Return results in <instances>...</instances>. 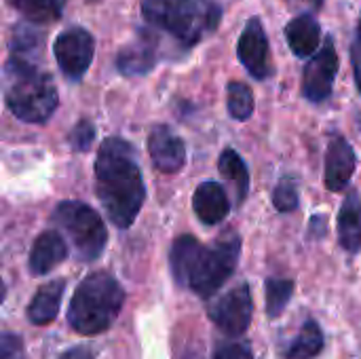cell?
<instances>
[{"mask_svg":"<svg viewBox=\"0 0 361 359\" xmlns=\"http://www.w3.org/2000/svg\"><path fill=\"white\" fill-rule=\"evenodd\" d=\"M53 222L68 235L78 260L93 262L108 243V231L102 216L80 201H61L53 212Z\"/></svg>","mask_w":361,"mask_h":359,"instance_id":"6","label":"cell"},{"mask_svg":"<svg viewBox=\"0 0 361 359\" xmlns=\"http://www.w3.org/2000/svg\"><path fill=\"white\" fill-rule=\"evenodd\" d=\"M336 72H338V53L334 49L332 38H326L322 51H317L313 55V59L305 66L302 95L315 104L326 102L332 93Z\"/></svg>","mask_w":361,"mask_h":359,"instance_id":"9","label":"cell"},{"mask_svg":"<svg viewBox=\"0 0 361 359\" xmlns=\"http://www.w3.org/2000/svg\"><path fill=\"white\" fill-rule=\"evenodd\" d=\"M214 359H254V355L245 343H226L216 349Z\"/></svg>","mask_w":361,"mask_h":359,"instance_id":"29","label":"cell"},{"mask_svg":"<svg viewBox=\"0 0 361 359\" xmlns=\"http://www.w3.org/2000/svg\"><path fill=\"white\" fill-rule=\"evenodd\" d=\"M42 36H44L42 32H38V30H34L30 25H15L13 34H11V40H8L13 57L25 59V61H32L34 55L38 57L42 47H44V38Z\"/></svg>","mask_w":361,"mask_h":359,"instance_id":"22","label":"cell"},{"mask_svg":"<svg viewBox=\"0 0 361 359\" xmlns=\"http://www.w3.org/2000/svg\"><path fill=\"white\" fill-rule=\"evenodd\" d=\"M269 38H267V32L260 23L258 17H252L239 38V44H237V55L241 59V63L245 66V70L258 78V80H264L269 74H271V63H269Z\"/></svg>","mask_w":361,"mask_h":359,"instance_id":"10","label":"cell"},{"mask_svg":"<svg viewBox=\"0 0 361 359\" xmlns=\"http://www.w3.org/2000/svg\"><path fill=\"white\" fill-rule=\"evenodd\" d=\"M298 2H302V4H307V6H311L313 11L322 8V4H324V0H298Z\"/></svg>","mask_w":361,"mask_h":359,"instance_id":"32","label":"cell"},{"mask_svg":"<svg viewBox=\"0 0 361 359\" xmlns=\"http://www.w3.org/2000/svg\"><path fill=\"white\" fill-rule=\"evenodd\" d=\"M144 19L171 34L182 47H195L216 32L222 6L216 0H142Z\"/></svg>","mask_w":361,"mask_h":359,"instance_id":"3","label":"cell"},{"mask_svg":"<svg viewBox=\"0 0 361 359\" xmlns=\"http://www.w3.org/2000/svg\"><path fill=\"white\" fill-rule=\"evenodd\" d=\"M254 305L247 284H239L209 307L212 322L228 336H241L252 322Z\"/></svg>","mask_w":361,"mask_h":359,"instance_id":"8","label":"cell"},{"mask_svg":"<svg viewBox=\"0 0 361 359\" xmlns=\"http://www.w3.org/2000/svg\"><path fill=\"white\" fill-rule=\"evenodd\" d=\"M148 152L163 174H178L186 163V148L180 135L167 125H154L148 133Z\"/></svg>","mask_w":361,"mask_h":359,"instance_id":"11","label":"cell"},{"mask_svg":"<svg viewBox=\"0 0 361 359\" xmlns=\"http://www.w3.org/2000/svg\"><path fill=\"white\" fill-rule=\"evenodd\" d=\"M4 102L25 123H44L59 104L53 78L32 61L13 57L4 66Z\"/></svg>","mask_w":361,"mask_h":359,"instance_id":"2","label":"cell"},{"mask_svg":"<svg viewBox=\"0 0 361 359\" xmlns=\"http://www.w3.org/2000/svg\"><path fill=\"white\" fill-rule=\"evenodd\" d=\"M351 63H353V74H355V85L361 93V34L351 44Z\"/></svg>","mask_w":361,"mask_h":359,"instance_id":"30","label":"cell"},{"mask_svg":"<svg viewBox=\"0 0 361 359\" xmlns=\"http://www.w3.org/2000/svg\"><path fill=\"white\" fill-rule=\"evenodd\" d=\"M95 193L108 218L129 229L146 199V186L133 146L123 138H106L95 159Z\"/></svg>","mask_w":361,"mask_h":359,"instance_id":"1","label":"cell"},{"mask_svg":"<svg viewBox=\"0 0 361 359\" xmlns=\"http://www.w3.org/2000/svg\"><path fill=\"white\" fill-rule=\"evenodd\" d=\"M123 303L125 290L110 273H91L72 294L68 324L85 336L102 334L114 324Z\"/></svg>","mask_w":361,"mask_h":359,"instance_id":"4","label":"cell"},{"mask_svg":"<svg viewBox=\"0 0 361 359\" xmlns=\"http://www.w3.org/2000/svg\"><path fill=\"white\" fill-rule=\"evenodd\" d=\"M360 34H361V19H360Z\"/></svg>","mask_w":361,"mask_h":359,"instance_id":"33","label":"cell"},{"mask_svg":"<svg viewBox=\"0 0 361 359\" xmlns=\"http://www.w3.org/2000/svg\"><path fill=\"white\" fill-rule=\"evenodd\" d=\"M357 167V157L353 146L343 135H332L326 154V186L332 193L347 188Z\"/></svg>","mask_w":361,"mask_h":359,"instance_id":"12","label":"cell"},{"mask_svg":"<svg viewBox=\"0 0 361 359\" xmlns=\"http://www.w3.org/2000/svg\"><path fill=\"white\" fill-rule=\"evenodd\" d=\"M324 349V332L317 326V322L309 320L300 334L296 336V341L290 345L286 358L288 359H313L315 355H319Z\"/></svg>","mask_w":361,"mask_h":359,"instance_id":"21","label":"cell"},{"mask_svg":"<svg viewBox=\"0 0 361 359\" xmlns=\"http://www.w3.org/2000/svg\"><path fill=\"white\" fill-rule=\"evenodd\" d=\"M241 254V239L237 233L226 231L214 245L201 248L188 275V288L201 298L214 296L235 273Z\"/></svg>","mask_w":361,"mask_h":359,"instance_id":"5","label":"cell"},{"mask_svg":"<svg viewBox=\"0 0 361 359\" xmlns=\"http://www.w3.org/2000/svg\"><path fill=\"white\" fill-rule=\"evenodd\" d=\"M159 51L157 40L148 32H140V38L123 47L116 55V68L125 76H140L152 70L157 63Z\"/></svg>","mask_w":361,"mask_h":359,"instance_id":"13","label":"cell"},{"mask_svg":"<svg viewBox=\"0 0 361 359\" xmlns=\"http://www.w3.org/2000/svg\"><path fill=\"white\" fill-rule=\"evenodd\" d=\"M203 245L192 237V235H182L173 241L171 252H169V264L176 281L180 286H188V275L195 264V258Z\"/></svg>","mask_w":361,"mask_h":359,"instance_id":"19","label":"cell"},{"mask_svg":"<svg viewBox=\"0 0 361 359\" xmlns=\"http://www.w3.org/2000/svg\"><path fill=\"white\" fill-rule=\"evenodd\" d=\"M8 2L32 23H51L61 17L66 0H8Z\"/></svg>","mask_w":361,"mask_h":359,"instance_id":"23","label":"cell"},{"mask_svg":"<svg viewBox=\"0 0 361 359\" xmlns=\"http://www.w3.org/2000/svg\"><path fill=\"white\" fill-rule=\"evenodd\" d=\"M273 203L279 212H294L298 207V190L290 178H283L273 190Z\"/></svg>","mask_w":361,"mask_h":359,"instance_id":"27","label":"cell"},{"mask_svg":"<svg viewBox=\"0 0 361 359\" xmlns=\"http://www.w3.org/2000/svg\"><path fill=\"white\" fill-rule=\"evenodd\" d=\"M218 169L222 174V178L233 186L237 203H243L250 190V171L243 163V159L239 157V152H235L233 148H226L220 159H218Z\"/></svg>","mask_w":361,"mask_h":359,"instance_id":"20","label":"cell"},{"mask_svg":"<svg viewBox=\"0 0 361 359\" xmlns=\"http://www.w3.org/2000/svg\"><path fill=\"white\" fill-rule=\"evenodd\" d=\"M59 359H93V355H91V351L87 347H76V349L63 353Z\"/></svg>","mask_w":361,"mask_h":359,"instance_id":"31","label":"cell"},{"mask_svg":"<svg viewBox=\"0 0 361 359\" xmlns=\"http://www.w3.org/2000/svg\"><path fill=\"white\" fill-rule=\"evenodd\" d=\"M0 358L2 359H23V343L19 336L4 332L0 339Z\"/></svg>","mask_w":361,"mask_h":359,"instance_id":"28","label":"cell"},{"mask_svg":"<svg viewBox=\"0 0 361 359\" xmlns=\"http://www.w3.org/2000/svg\"><path fill=\"white\" fill-rule=\"evenodd\" d=\"M294 294V281L292 279H267V313L269 317H279L283 309L288 307L290 298Z\"/></svg>","mask_w":361,"mask_h":359,"instance_id":"24","label":"cell"},{"mask_svg":"<svg viewBox=\"0 0 361 359\" xmlns=\"http://www.w3.org/2000/svg\"><path fill=\"white\" fill-rule=\"evenodd\" d=\"M338 241L349 254L361 250V197L357 190H349L338 214Z\"/></svg>","mask_w":361,"mask_h":359,"instance_id":"17","label":"cell"},{"mask_svg":"<svg viewBox=\"0 0 361 359\" xmlns=\"http://www.w3.org/2000/svg\"><path fill=\"white\" fill-rule=\"evenodd\" d=\"M63 290H66L63 279H55V281H49L42 288H38V292L34 294V298H32V303L27 307L30 324H34V326L51 324L59 313Z\"/></svg>","mask_w":361,"mask_h":359,"instance_id":"18","label":"cell"},{"mask_svg":"<svg viewBox=\"0 0 361 359\" xmlns=\"http://www.w3.org/2000/svg\"><path fill=\"white\" fill-rule=\"evenodd\" d=\"M192 207H195L197 218L203 224L214 226V224H220L228 216L231 201H228V195H226L222 184H218V182H203L195 190Z\"/></svg>","mask_w":361,"mask_h":359,"instance_id":"14","label":"cell"},{"mask_svg":"<svg viewBox=\"0 0 361 359\" xmlns=\"http://www.w3.org/2000/svg\"><path fill=\"white\" fill-rule=\"evenodd\" d=\"M68 256V245L57 231H44L36 237L30 250V273L47 275Z\"/></svg>","mask_w":361,"mask_h":359,"instance_id":"15","label":"cell"},{"mask_svg":"<svg viewBox=\"0 0 361 359\" xmlns=\"http://www.w3.org/2000/svg\"><path fill=\"white\" fill-rule=\"evenodd\" d=\"M53 53L61 72L70 80H80L93 61L95 40L89 30L80 25H70L57 34L53 42Z\"/></svg>","mask_w":361,"mask_h":359,"instance_id":"7","label":"cell"},{"mask_svg":"<svg viewBox=\"0 0 361 359\" xmlns=\"http://www.w3.org/2000/svg\"><path fill=\"white\" fill-rule=\"evenodd\" d=\"M286 38L296 57H309L317 53L322 44V28L311 13H305L286 25Z\"/></svg>","mask_w":361,"mask_h":359,"instance_id":"16","label":"cell"},{"mask_svg":"<svg viewBox=\"0 0 361 359\" xmlns=\"http://www.w3.org/2000/svg\"><path fill=\"white\" fill-rule=\"evenodd\" d=\"M228 112L237 121H247L254 114V95L245 83H228Z\"/></svg>","mask_w":361,"mask_h":359,"instance_id":"25","label":"cell"},{"mask_svg":"<svg viewBox=\"0 0 361 359\" xmlns=\"http://www.w3.org/2000/svg\"><path fill=\"white\" fill-rule=\"evenodd\" d=\"M93 140H95V127L87 118H80L68 135V142H70L72 150H76V152H87L91 148Z\"/></svg>","mask_w":361,"mask_h":359,"instance_id":"26","label":"cell"}]
</instances>
